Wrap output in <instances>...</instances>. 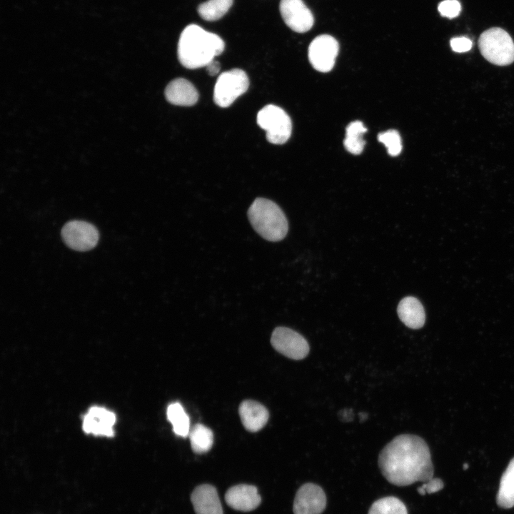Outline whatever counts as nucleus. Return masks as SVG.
Returning a JSON list of instances; mask_svg holds the SVG:
<instances>
[{"instance_id":"nucleus-1","label":"nucleus","mask_w":514,"mask_h":514,"mask_svg":"<svg viewBox=\"0 0 514 514\" xmlns=\"http://www.w3.org/2000/svg\"><path fill=\"white\" fill-rule=\"evenodd\" d=\"M378 466L391 484L405 486L433 478V465L428 445L420 437L402 434L395 437L381 451Z\"/></svg>"},{"instance_id":"nucleus-2","label":"nucleus","mask_w":514,"mask_h":514,"mask_svg":"<svg viewBox=\"0 0 514 514\" xmlns=\"http://www.w3.org/2000/svg\"><path fill=\"white\" fill-rule=\"evenodd\" d=\"M225 44L217 34L198 25L189 24L181 32L178 43V58L187 69L206 66L223 51Z\"/></svg>"},{"instance_id":"nucleus-3","label":"nucleus","mask_w":514,"mask_h":514,"mask_svg":"<svg viewBox=\"0 0 514 514\" xmlns=\"http://www.w3.org/2000/svg\"><path fill=\"white\" fill-rule=\"evenodd\" d=\"M247 215L254 230L264 239L276 242L286 237L288 221L281 208L273 201L264 198H256Z\"/></svg>"},{"instance_id":"nucleus-4","label":"nucleus","mask_w":514,"mask_h":514,"mask_svg":"<svg viewBox=\"0 0 514 514\" xmlns=\"http://www.w3.org/2000/svg\"><path fill=\"white\" fill-rule=\"evenodd\" d=\"M481 54L489 62L507 66L514 61V42L500 28H491L483 32L478 40Z\"/></svg>"},{"instance_id":"nucleus-5","label":"nucleus","mask_w":514,"mask_h":514,"mask_svg":"<svg viewBox=\"0 0 514 514\" xmlns=\"http://www.w3.org/2000/svg\"><path fill=\"white\" fill-rule=\"evenodd\" d=\"M257 123L266 131V138L271 143L283 144L291 135V118L278 106L269 104L262 108L257 114Z\"/></svg>"},{"instance_id":"nucleus-6","label":"nucleus","mask_w":514,"mask_h":514,"mask_svg":"<svg viewBox=\"0 0 514 514\" xmlns=\"http://www.w3.org/2000/svg\"><path fill=\"white\" fill-rule=\"evenodd\" d=\"M248 86L249 79L244 71L233 69L223 72L214 86L213 101L220 107H228L246 93Z\"/></svg>"},{"instance_id":"nucleus-7","label":"nucleus","mask_w":514,"mask_h":514,"mask_svg":"<svg viewBox=\"0 0 514 514\" xmlns=\"http://www.w3.org/2000/svg\"><path fill=\"white\" fill-rule=\"evenodd\" d=\"M61 236L69 248L79 251L92 249L99 238V231L93 224L78 220L67 222L62 228Z\"/></svg>"},{"instance_id":"nucleus-8","label":"nucleus","mask_w":514,"mask_h":514,"mask_svg":"<svg viewBox=\"0 0 514 514\" xmlns=\"http://www.w3.org/2000/svg\"><path fill=\"white\" fill-rule=\"evenodd\" d=\"M271 343L276 351L293 360L306 358L310 350L303 336L286 327L276 328L272 333Z\"/></svg>"},{"instance_id":"nucleus-9","label":"nucleus","mask_w":514,"mask_h":514,"mask_svg":"<svg viewBox=\"0 0 514 514\" xmlns=\"http://www.w3.org/2000/svg\"><path fill=\"white\" fill-rule=\"evenodd\" d=\"M338 49V43L335 38L323 34L316 37L310 44L308 59L316 70L328 72L334 66Z\"/></svg>"},{"instance_id":"nucleus-10","label":"nucleus","mask_w":514,"mask_h":514,"mask_svg":"<svg viewBox=\"0 0 514 514\" xmlns=\"http://www.w3.org/2000/svg\"><path fill=\"white\" fill-rule=\"evenodd\" d=\"M279 9L285 24L296 32L305 33L313 25V16L303 0H281Z\"/></svg>"},{"instance_id":"nucleus-11","label":"nucleus","mask_w":514,"mask_h":514,"mask_svg":"<svg viewBox=\"0 0 514 514\" xmlns=\"http://www.w3.org/2000/svg\"><path fill=\"white\" fill-rule=\"evenodd\" d=\"M326 497L318 485L308 483L299 488L293 502L294 514H321L326 508Z\"/></svg>"},{"instance_id":"nucleus-12","label":"nucleus","mask_w":514,"mask_h":514,"mask_svg":"<svg viewBox=\"0 0 514 514\" xmlns=\"http://www.w3.org/2000/svg\"><path fill=\"white\" fill-rule=\"evenodd\" d=\"M115 414L103 407L90 408L83 418L82 428L85 433L96 436L111 437L116 423Z\"/></svg>"},{"instance_id":"nucleus-13","label":"nucleus","mask_w":514,"mask_h":514,"mask_svg":"<svg viewBox=\"0 0 514 514\" xmlns=\"http://www.w3.org/2000/svg\"><path fill=\"white\" fill-rule=\"evenodd\" d=\"M225 500L232 508L247 512L256 508L261 498L255 486L241 484L230 488L225 495Z\"/></svg>"},{"instance_id":"nucleus-14","label":"nucleus","mask_w":514,"mask_h":514,"mask_svg":"<svg viewBox=\"0 0 514 514\" xmlns=\"http://www.w3.org/2000/svg\"><path fill=\"white\" fill-rule=\"evenodd\" d=\"M191 500L196 514H223V509L216 489L211 485L197 486Z\"/></svg>"},{"instance_id":"nucleus-15","label":"nucleus","mask_w":514,"mask_h":514,"mask_svg":"<svg viewBox=\"0 0 514 514\" xmlns=\"http://www.w3.org/2000/svg\"><path fill=\"white\" fill-rule=\"evenodd\" d=\"M165 96L171 104L191 106L198 101V93L189 81L178 78L172 80L167 85L165 89Z\"/></svg>"},{"instance_id":"nucleus-16","label":"nucleus","mask_w":514,"mask_h":514,"mask_svg":"<svg viewBox=\"0 0 514 514\" xmlns=\"http://www.w3.org/2000/svg\"><path fill=\"white\" fill-rule=\"evenodd\" d=\"M238 413L244 428L250 432H257L262 429L269 418L266 408L251 400L243 401Z\"/></svg>"},{"instance_id":"nucleus-17","label":"nucleus","mask_w":514,"mask_h":514,"mask_svg":"<svg viewBox=\"0 0 514 514\" xmlns=\"http://www.w3.org/2000/svg\"><path fill=\"white\" fill-rule=\"evenodd\" d=\"M400 320L408 328L418 329L423 326L425 313L423 305L415 297L403 298L397 308Z\"/></svg>"},{"instance_id":"nucleus-18","label":"nucleus","mask_w":514,"mask_h":514,"mask_svg":"<svg viewBox=\"0 0 514 514\" xmlns=\"http://www.w3.org/2000/svg\"><path fill=\"white\" fill-rule=\"evenodd\" d=\"M497 503L503 508L514 506V458L511 459L501 477Z\"/></svg>"},{"instance_id":"nucleus-19","label":"nucleus","mask_w":514,"mask_h":514,"mask_svg":"<svg viewBox=\"0 0 514 514\" xmlns=\"http://www.w3.org/2000/svg\"><path fill=\"white\" fill-rule=\"evenodd\" d=\"M166 415L176 435L185 438L189 435L191 430L189 417L181 403L178 402L171 403L167 408Z\"/></svg>"},{"instance_id":"nucleus-20","label":"nucleus","mask_w":514,"mask_h":514,"mask_svg":"<svg viewBox=\"0 0 514 514\" xmlns=\"http://www.w3.org/2000/svg\"><path fill=\"white\" fill-rule=\"evenodd\" d=\"M366 131L367 128L360 121H353L348 125L343 144L348 152L356 155L362 153L365 146L363 135Z\"/></svg>"},{"instance_id":"nucleus-21","label":"nucleus","mask_w":514,"mask_h":514,"mask_svg":"<svg viewBox=\"0 0 514 514\" xmlns=\"http://www.w3.org/2000/svg\"><path fill=\"white\" fill-rule=\"evenodd\" d=\"M233 0H207L197 8L198 15L208 21H215L222 18L230 9Z\"/></svg>"},{"instance_id":"nucleus-22","label":"nucleus","mask_w":514,"mask_h":514,"mask_svg":"<svg viewBox=\"0 0 514 514\" xmlns=\"http://www.w3.org/2000/svg\"><path fill=\"white\" fill-rule=\"evenodd\" d=\"M188 436L192 450L196 453H206L213 445V433L208 427L202 424L195 425L191 429Z\"/></svg>"},{"instance_id":"nucleus-23","label":"nucleus","mask_w":514,"mask_h":514,"mask_svg":"<svg viewBox=\"0 0 514 514\" xmlns=\"http://www.w3.org/2000/svg\"><path fill=\"white\" fill-rule=\"evenodd\" d=\"M368 514H408V511L400 500L389 496L375 501Z\"/></svg>"},{"instance_id":"nucleus-24","label":"nucleus","mask_w":514,"mask_h":514,"mask_svg":"<svg viewBox=\"0 0 514 514\" xmlns=\"http://www.w3.org/2000/svg\"><path fill=\"white\" fill-rule=\"evenodd\" d=\"M378 139L383 143L388 153L392 156H396L402 151V141L399 133L395 130H388L380 133Z\"/></svg>"},{"instance_id":"nucleus-25","label":"nucleus","mask_w":514,"mask_h":514,"mask_svg":"<svg viewBox=\"0 0 514 514\" xmlns=\"http://www.w3.org/2000/svg\"><path fill=\"white\" fill-rule=\"evenodd\" d=\"M438 9L443 16L452 19L459 14L461 6L457 0H444L439 4Z\"/></svg>"},{"instance_id":"nucleus-26","label":"nucleus","mask_w":514,"mask_h":514,"mask_svg":"<svg viewBox=\"0 0 514 514\" xmlns=\"http://www.w3.org/2000/svg\"><path fill=\"white\" fill-rule=\"evenodd\" d=\"M444 486L443 482L439 478H432L418 488L420 495L430 494L440 490Z\"/></svg>"},{"instance_id":"nucleus-27","label":"nucleus","mask_w":514,"mask_h":514,"mask_svg":"<svg viewBox=\"0 0 514 514\" xmlns=\"http://www.w3.org/2000/svg\"><path fill=\"white\" fill-rule=\"evenodd\" d=\"M450 46L454 51L465 52L472 47V41L466 37H456L450 40Z\"/></svg>"},{"instance_id":"nucleus-28","label":"nucleus","mask_w":514,"mask_h":514,"mask_svg":"<svg viewBox=\"0 0 514 514\" xmlns=\"http://www.w3.org/2000/svg\"><path fill=\"white\" fill-rule=\"evenodd\" d=\"M206 67L208 73L211 76H214L219 72L221 66L219 62L215 61L214 59L211 61Z\"/></svg>"}]
</instances>
